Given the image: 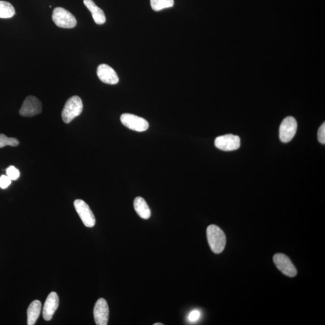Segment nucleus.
Here are the masks:
<instances>
[{"mask_svg": "<svg viewBox=\"0 0 325 325\" xmlns=\"http://www.w3.org/2000/svg\"><path fill=\"white\" fill-rule=\"evenodd\" d=\"M73 205L84 225L88 228L94 227L96 223L95 217L88 204L82 199H76Z\"/></svg>", "mask_w": 325, "mask_h": 325, "instance_id": "5", "label": "nucleus"}, {"mask_svg": "<svg viewBox=\"0 0 325 325\" xmlns=\"http://www.w3.org/2000/svg\"><path fill=\"white\" fill-rule=\"evenodd\" d=\"M93 316L97 325H107L108 323L109 308L107 301L103 298L97 301L93 309Z\"/></svg>", "mask_w": 325, "mask_h": 325, "instance_id": "10", "label": "nucleus"}, {"mask_svg": "<svg viewBox=\"0 0 325 325\" xmlns=\"http://www.w3.org/2000/svg\"><path fill=\"white\" fill-rule=\"evenodd\" d=\"M41 112V102L35 96H29L23 102L19 114L24 117H32L39 115Z\"/></svg>", "mask_w": 325, "mask_h": 325, "instance_id": "7", "label": "nucleus"}, {"mask_svg": "<svg viewBox=\"0 0 325 325\" xmlns=\"http://www.w3.org/2000/svg\"><path fill=\"white\" fill-rule=\"evenodd\" d=\"M208 242L214 253L219 254L225 249L226 236L219 227L211 225L207 229Z\"/></svg>", "mask_w": 325, "mask_h": 325, "instance_id": "1", "label": "nucleus"}, {"mask_svg": "<svg viewBox=\"0 0 325 325\" xmlns=\"http://www.w3.org/2000/svg\"><path fill=\"white\" fill-rule=\"evenodd\" d=\"M52 19L55 24L60 28L72 29L77 25L75 16L63 8H56L54 9Z\"/></svg>", "mask_w": 325, "mask_h": 325, "instance_id": "3", "label": "nucleus"}, {"mask_svg": "<svg viewBox=\"0 0 325 325\" xmlns=\"http://www.w3.org/2000/svg\"><path fill=\"white\" fill-rule=\"evenodd\" d=\"M15 14L14 7L11 3L8 2L0 1V18H11Z\"/></svg>", "mask_w": 325, "mask_h": 325, "instance_id": "16", "label": "nucleus"}, {"mask_svg": "<svg viewBox=\"0 0 325 325\" xmlns=\"http://www.w3.org/2000/svg\"><path fill=\"white\" fill-rule=\"evenodd\" d=\"M96 73L101 81L108 85H116L119 81L115 70L106 64L99 65Z\"/></svg>", "mask_w": 325, "mask_h": 325, "instance_id": "11", "label": "nucleus"}, {"mask_svg": "<svg viewBox=\"0 0 325 325\" xmlns=\"http://www.w3.org/2000/svg\"><path fill=\"white\" fill-rule=\"evenodd\" d=\"M84 4L91 13L93 20L96 24L102 25L106 21V16L103 10L95 5L92 0H84Z\"/></svg>", "mask_w": 325, "mask_h": 325, "instance_id": "13", "label": "nucleus"}, {"mask_svg": "<svg viewBox=\"0 0 325 325\" xmlns=\"http://www.w3.org/2000/svg\"><path fill=\"white\" fill-rule=\"evenodd\" d=\"M6 174L12 181L18 180L20 176L19 170L13 166H10L6 169Z\"/></svg>", "mask_w": 325, "mask_h": 325, "instance_id": "19", "label": "nucleus"}, {"mask_svg": "<svg viewBox=\"0 0 325 325\" xmlns=\"http://www.w3.org/2000/svg\"><path fill=\"white\" fill-rule=\"evenodd\" d=\"M154 325H163V324L162 323H154Z\"/></svg>", "mask_w": 325, "mask_h": 325, "instance_id": "23", "label": "nucleus"}, {"mask_svg": "<svg viewBox=\"0 0 325 325\" xmlns=\"http://www.w3.org/2000/svg\"><path fill=\"white\" fill-rule=\"evenodd\" d=\"M59 305V299L58 294L52 292L49 294L45 301L44 307L43 308V317L46 321L52 319L54 314L58 309Z\"/></svg>", "mask_w": 325, "mask_h": 325, "instance_id": "12", "label": "nucleus"}, {"mask_svg": "<svg viewBox=\"0 0 325 325\" xmlns=\"http://www.w3.org/2000/svg\"><path fill=\"white\" fill-rule=\"evenodd\" d=\"M150 3L152 9L156 12L172 8L174 5V0H150Z\"/></svg>", "mask_w": 325, "mask_h": 325, "instance_id": "17", "label": "nucleus"}, {"mask_svg": "<svg viewBox=\"0 0 325 325\" xmlns=\"http://www.w3.org/2000/svg\"><path fill=\"white\" fill-rule=\"evenodd\" d=\"M273 262L277 267L285 276L294 277L297 274V270L289 258L283 254H277L273 256Z\"/></svg>", "mask_w": 325, "mask_h": 325, "instance_id": "8", "label": "nucleus"}, {"mask_svg": "<svg viewBox=\"0 0 325 325\" xmlns=\"http://www.w3.org/2000/svg\"><path fill=\"white\" fill-rule=\"evenodd\" d=\"M297 129V123L292 116L285 118L280 127V139L283 143L291 141L295 136Z\"/></svg>", "mask_w": 325, "mask_h": 325, "instance_id": "6", "label": "nucleus"}, {"mask_svg": "<svg viewBox=\"0 0 325 325\" xmlns=\"http://www.w3.org/2000/svg\"><path fill=\"white\" fill-rule=\"evenodd\" d=\"M83 105L81 98L73 96L67 101L62 112V118L66 123H69L76 117L81 115Z\"/></svg>", "mask_w": 325, "mask_h": 325, "instance_id": "2", "label": "nucleus"}, {"mask_svg": "<svg viewBox=\"0 0 325 325\" xmlns=\"http://www.w3.org/2000/svg\"><path fill=\"white\" fill-rule=\"evenodd\" d=\"M42 304L38 300L33 301L28 310V324L33 325L36 322L37 320L41 314Z\"/></svg>", "mask_w": 325, "mask_h": 325, "instance_id": "15", "label": "nucleus"}, {"mask_svg": "<svg viewBox=\"0 0 325 325\" xmlns=\"http://www.w3.org/2000/svg\"><path fill=\"white\" fill-rule=\"evenodd\" d=\"M317 137L319 141L322 144L325 143V123L321 125L318 131Z\"/></svg>", "mask_w": 325, "mask_h": 325, "instance_id": "22", "label": "nucleus"}, {"mask_svg": "<svg viewBox=\"0 0 325 325\" xmlns=\"http://www.w3.org/2000/svg\"><path fill=\"white\" fill-rule=\"evenodd\" d=\"M120 121L127 128L137 132H145L149 128V123L147 120L133 114H122L120 116Z\"/></svg>", "mask_w": 325, "mask_h": 325, "instance_id": "4", "label": "nucleus"}, {"mask_svg": "<svg viewBox=\"0 0 325 325\" xmlns=\"http://www.w3.org/2000/svg\"><path fill=\"white\" fill-rule=\"evenodd\" d=\"M134 207L138 215L143 219H148L152 214L151 210L145 199L142 197H136L134 201Z\"/></svg>", "mask_w": 325, "mask_h": 325, "instance_id": "14", "label": "nucleus"}, {"mask_svg": "<svg viewBox=\"0 0 325 325\" xmlns=\"http://www.w3.org/2000/svg\"><path fill=\"white\" fill-rule=\"evenodd\" d=\"M217 148L224 152H231L238 149L240 146V139L239 136L231 135L217 137L214 141Z\"/></svg>", "mask_w": 325, "mask_h": 325, "instance_id": "9", "label": "nucleus"}, {"mask_svg": "<svg viewBox=\"0 0 325 325\" xmlns=\"http://www.w3.org/2000/svg\"><path fill=\"white\" fill-rule=\"evenodd\" d=\"M12 183V180L7 176L0 177V188L5 189L8 187Z\"/></svg>", "mask_w": 325, "mask_h": 325, "instance_id": "20", "label": "nucleus"}, {"mask_svg": "<svg viewBox=\"0 0 325 325\" xmlns=\"http://www.w3.org/2000/svg\"><path fill=\"white\" fill-rule=\"evenodd\" d=\"M201 316V314L199 310H194L189 314L188 319L190 322H196L200 319Z\"/></svg>", "mask_w": 325, "mask_h": 325, "instance_id": "21", "label": "nucleus"}, {"mask_svg": "<svg viewBox=\"0 0 325 325\" xmlns=\"http://www.w3.org/2000/svg\"><path fill=\"white\" fill-rule=\"evenodd\" d=\"M19 140L13 137H8L3 134H0V148L6 146H17Z\"/></svg>", "mask_w": 325, "mask_h": 325, "instance_id": "18", "label": "nucleus"}]
</instances>
